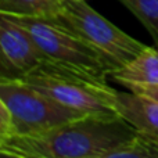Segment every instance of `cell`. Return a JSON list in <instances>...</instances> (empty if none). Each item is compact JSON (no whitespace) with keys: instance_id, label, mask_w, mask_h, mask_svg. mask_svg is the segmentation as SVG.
<instances>
[{"instance_id":"7","label":"cell","mask_w":158,"mask_h":158,"mask_svg":"<svg viewBox=\"0 0 158 158\" xmlns=\"http://www.w3.org/2000/svg\"><path fill=\"white\" fill-rule=\"evenodd\" d=\"M115 110L137 135L158 143V100L144 93L115 92Z\"/></svg>"},{"instance_id":"3","label":"cell","mask_w":158,"mask_h":158,"mask_svg":"<svg viewBox=\"0 0 158 158\" xmlns=\"http://www.w3.org/2000/svg\"><path fill=\"white\" fill-rule=\"evenodd\" d=\"M4 15L28 31L43 53L46 64L90 81L107 83V77L112 72L111 65L63 21L8 14Z\"/></svg>"},{"instance_id":"6","label":"cell","mask_w":158,"mask_h":158,"mask_svg":"<svg viewBox=\"0 0 158 158\" xmlns=\"http://www.w3.org/2000/svg\"><path fill=\"white\" fill-rule=\"evenodd\" d=\"M46 63L27 29L0 14V78L19 79Z\"/></svg>"},{"instance_id":"2","label":"cell","mask_w":158,"mask_h":158,"mask_svg":"<svg viewBox=\"0 0 158 158\" xmlns=\"http://www.w3.org/2000/svg\"><path fill=\"white\" fill-rule=\"evenodd\" d=\"M87 117L57 103L21 79L0 78V143Z\"/></svg>"},{"instance_id":"1","label":"cell","mask_w":158,"mask_h":158,"mask_svg":"<svg viewBox=\"0 0 158 158\" xmlns=\"http://www.w3.org/2000/svg\"><path fill=\"white\" fill-rule=\"evenodd\" d=\"M136 135L122 118L87 115L40 133L11 137L0 148L29 158H92Z\"/></svg>"},{"instance_id":"11","label":"cell","mask_w":158,"mask_h":158,"mask_svg":"<svg viewBox=\"0 0 158 158\" xmlns=\"http://www.w3.org/2000/svg\"><path fill=\"white\" fill-rule=\"evenodd\" d=\"M148 31L158 46V0H118Z\"/></svg>"},{"instance_id":"5","label":"cell","mask_w":158,"mask_h":158,"mask_svg":"<svg viewBox=\"0 0 158 158\" xmlns=\"http://www.w3.org/2000/svg\"><path fill=\"white\" fill-rule=\"evenodd\" d=\"M58 19L101 56L112 71L131 63L147 47L97 13L85 0H64Z\"/></svg>"},{"instance_id":"9","label":"cell","mask_w":158,"mask_h":158,"mask_svg":"<svg viewBox=\"0 0 158 158\" xmlns=\"http://www.w3.org/2000/svg\"><path fill=\"white\" fill-rule=\"evenodd\" d=\"M64 0H0V14L58 19Z\"/></svg>"},{"instance_id":"12","label":"cell","mask_w":158,"mask_h":158,"mask_svg":"<svg viewBox=\"0 0 158 158\" xmlns=\"http://www.w3.org/2000/svg\"><path fill=\"white\" fill-rule=\"evenodd\" d=\"M0 158H29V157H25V156H21V154H17V153H13V151L0 148Z\"/></svg>"},{"instance_id":"8","label":"cell","mask_w":158,"mask_h":158,"mask_svg":"<svg viewBox=\"0 0 158 158\" xmlns=\"http://www.w3.org/2000/svg\"><path fill=\"white\" fill-rule=\"evenodd\" d=\"M111 77L128 89L154 87L158 89V46H147L126 65L114 69Z\"/></svg>"},{"instance_id":"10","label":"cell","mask_w":158,"mask_h":158,"mask_svg":"<svg viewBox=\"0 0 158 158\" xmlns=\"http://www.w3.org/2000/svg\"><path fill=\"white\" fill-rule=\"evenodd\" d=\"M92 158H158V143L136 135Z\"/></svg>"},{"instance_id":"4","label":"cell","mask_w":158,"mask_h":158,"mask_svg":"<svg viewBox=\"0 0 158 158\" xmlns=\"http://www.w3.org/2000/svg\"><path fill=\"white\" fill-rule=\"evenodd\" d=\"M19 79L57 103L83 115L104 118L118 117L115 110L117 89L108 83L90 81L46 63Z\"/></svg>"}]
</instances>
